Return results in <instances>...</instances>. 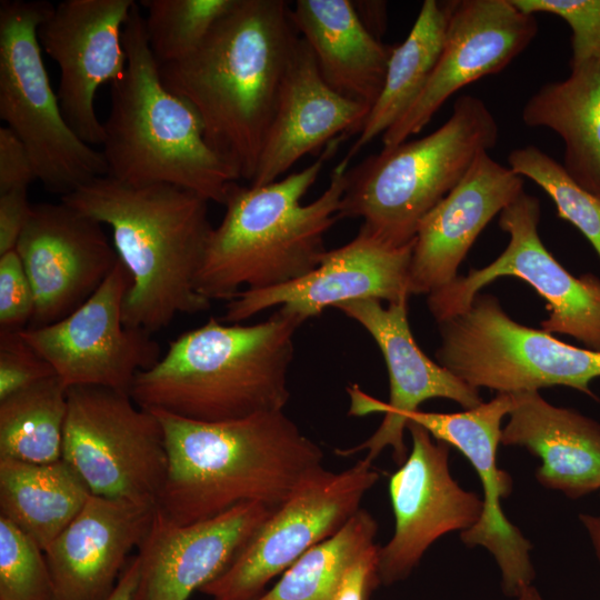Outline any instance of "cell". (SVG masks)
Segmentation results:
<instances>
[{
  "instance_id": "4316f807",
  "label": "cell",
  "mask_w": 600,
  "mask_h": 600,
  "mask_svg": "<svg viewBox=\"0 0 600 600\" xmlns=\"http://www.w3.org/2000/svg\"><path fill=\"white\" fill-rule=\"evenodd\" d=\"M570 69L567 79L541 86L524 103L521 118L530 128H547L561 137L563 169L600 199V61Z\"/></svg>"
},
{
  "instance_id": "4fadbf2b",
  "label": "cell",
  "mask_w": 600,
  "mask_h": 600,
  "mask_svg": "<svg viewBox=\"0 0 600 600\" xmlns=\"http://www.w3.org/2000/svg\"><path fill=\"white\" fill-rule=\"evenodd\" d=\"M408 301L382 306L379 300H358L339 304L336 309L360 324L380 349L389 376V401L378 400L358 384L347 388L350 399L349 414L364 417L383 413L379 428L363 442L336 453L349 457L366 451L364 459L372 462L383 449L390 447L399 466L408 457L404 444L408 416L430 399L452 400L466 410L480 406L483 400L478 389L467 384L444 367L431 360L416 342L408 318Z\"/></svg>"
},
{
  "instance_id": "e0dca14e",
  "label": "cell",
  "mask_w": 600,
  "mask_h": 600,
  "mask_svg": "<svg viewBox=\"0 0 600 600\" xmlns=\"http://www.w3.org/2000/svg\"><path fill=\"white\" fill-rule=\"evenodd\" d=\"M133 0H64L38 28L41 49L60 70L58 99L66 121L88 144H102L97 90L124 72L123 27Z\"/></svg>"
},
{
  "instance_id": "277c9868",
  "label": "cell",
  "mask_w": 600,
  "mask_h": 600,
  "mask_svg": "<svg viewBox=\"0 0 600 600\" xmlns=\"http://www.w3.org/2000/svg\"><path fill=\"white\" fill-rule=\"evenodd\" d=\"M301 324L279 309L250 326L211 318L171 341L153 367L136 376L130 396L144 409L203 422L282 411Z\"/></svg>"
},
{
  "instance_id": "f35d334b",
  "label": "cell",
  "mask_w": 600,
  "mask_h": 600,
  "mask_svg": "<svg viewBox=\"0 0 600 600\" xmlns=\"http://www.w3.org/2000/svg\"><path fill=\"white\" fill-rule=\"evenodd\" d=\"M378 550L374 544L366 550L347 570L333 600H368L380 586Z\"/></svg>"
},
{
  "instance_id": "d590c367",
  "label": "cell",
  "mask_w": 600,
  "mask_h": 600,
  "mask_svg": "<svg viewBox=\"0 0 600 600\" xmlns=\"http://www.w3.org/2000/svg\"><path fill=\"white\" fill-rule=\"evenodd\" d=\"M57 376L20 332H0V401Z\"/></svg>"
},
{
  "instance_id": "6da1fadb",
  "label": "cell",
  "mask_w": 600,
  "mask_h": 600,
  "mask_svg": "<svg viewBox=\"0 0 600 600\" xmlns=\"http://www.w3.org/2000/svg\"><path fill=\"white\" fill-rule=\"evenodd\" d=\"M300 39L283 0H237L201 44L160 77L199 116L208 144L253 180L279 93Z\"/></svg>"
},
{
  "instance_id": "ba28073f",
  "label": "cell",
  "mask_w": 600,
  "mask_h": 600,
  "mask_svg": "<svg viewBox=\"0 0 600 600\" xmlns=\"http://www.w3.org/2000/svg\"><path fill=\"white\" fill-rule=\"evenodd\" d=\"M53 4L0 2V118L23 142L37 179L61 198L107 176L103 153L70 128L41 56L38 28Z\"/></svg>"
},
{
  "instance_id": "cb8c5ba5",
  "label": "cell",
  "mask_w": 600,
  "mask_h": 600,
  "mask_svg": "<svg viewBox=\"0 0 600 600\" xmlns=\"http://www.w3.org/2000/svg\"><path fill=\"white\" fill-rule=\"evenodd\" d=\"M370 110L327 84L310 47L300 37L249 186L274 182L306 154L360 133Z\"/></svg>"
},
{
  "instance_id": "60d3db41",
  "label": "cell",
  "mask_w": 600,
  "mask_h": 600,
  "mask_svg": "<svg viewBox=\"0 0 600 600\" xmlns=\"http://www.w3.org/2000/svg\"><path fill=\"white\" fill-rule=\"evenodd\" d=\"M354 10L368 29L377 39L384 33L387 27V3L384 1H352Z\"/></svg>"
},
{
  "instance_id": "5b68a950",
  "label": "cell",
  "mask_w": 600,
  "mask_h": 600,
  "mask_svg": "<svg viewBox=\"0 0 600 600\" xmlns=\"http://www.w3.org/2000/svg\"><path fill=\"white\" fill-rule=\"evenodd\" d=\"M341 140L280 180L261 187L231 184L197 276L199 294L230 301L243 290L284 284L318 267L327 251L324 236L338 220L351 159L346 156L336 166L317 199L307 204L302 199Z\"/></svg>"
},
{
  "instance_id": "83f0119b",
  "label": "cell",
  "mask_w": 600,
  "mask_h": 600,
  "mask_svg": "<svg viewBox=\"0 0 600 600\" xmlns=\"http://www.w3.org/2000/svg\"><path fill=\"white\" fill-rule=\"evenodd\" d=\"M91 494L63 459L42 464L0 459V517L43 551L80 513Z\"/></svg>"
},
{
  "instance_id": "f1b7e54d",
  "label": "cell",
  "mask_w": 600,
  "mask_h": 600,
  "mask_svg": "<svg viewBox=\"0 0 600 600\" xmlns=\"http://www.w3.org/2000/svg\"><path fill=\"white\" fill-rule=\"evenodd\" d=\"M453 0L423 1L402 43L392 48L381 93L347 157L382 136L413 104L440 57Z\"/></svg>"
},
{
  "instance_id": "603a6c76",
  "label": "cell",
  "mask_w": 600,
  "mask_h": 600,
  "mask_svg": "<svg viewBox=\"0 0 600 600\" xmlns=\"http://www.w3.org/2000/svg\"><path fill=\"white\" fill-rule=\"evenodd\" d=\"M157 507L91 494L44 550L53 600H107L152 523Z\"/></svg>"
},
{
  "instance_id": "836d02e7",
  "label": "cell",
  "mask_w": 600,
  "mask_h": 600,
  "mask_svg": "<svg viewBox=\"0 0 600 600\" xmlns=\"http://www.w3.org/2000/svg\"><path fill=\"white\" fill-rule=\"evenodd\" d=\"M0 600H53L44 551L0 517Z\"/></svg>"
},
{
  "instance_id": "484cf974",
  "label": "cell",
  "mask_w": 600,
  "mask_h": 600,
  "mask_svg": "<svg viewBox=\"0 0 600 600\" xmlns=\"http://www.w3.org/2000/svg\"><path fill=\"white\" fill-rule=\"evenodd\" d=\"M290 17L327 84L371 109L381 93L393 47L368 31L350 0H297Z\"/></svg>"
},
{
  "instance_id": "f546056e",
  "label": "cell",
  "mask_w": 600,
  "mask_h": 600,
  "mask_svg": "<svg viewBox=\"0 0 600 600\" xmlns=\"http://www.w3.org/2000/svg\"><path fill=\"white\" fill-rule=\"evenodd\" d=\"M68 388L58 376L0 401V459L51 463L62 459Z\"/></svg>"
},
{
  "instance_id": "4dcf8cb0",
  "label": "cell",
  "mask_w": 600,
  "mask_h": 600,
  "mask_svg": "<svg viewBox=\"0 0 600 600\" xmlns=\"http://www.w3.org/2000/svg\"><path fill=\"white\" fill-rule=\"evenodd\" d=\"M377 532L376 519L360 508L337 533L304 552L254 600H333L348 568L376 544Z\"/></svg>"
},
{
  "instance_id": "ee69618b",
  "label": "cell",
  "mask_w": 600,
  "mask_h": 600,
  "mask_svg": "<svg viewBox=\"0 0 600 600\" xmlns=\"http://www.w3.org/2000/svg\"><path fill=\"white\" fill-rule=\"evenodd\" d=\"M514 600H544L533 584L522 590Z\"/></svg>"
},
{
  "instance_id": "e575fe53",
  "label": "cell",
  "mask_w": 600,
  "mask_h": 600,
  "mask_svg": "<svg viewBox=\"0 0 600 600\" xmlns=\"http://www.w3.org/2000/svg\"><path fill=\"white\" fill-rule=\"evenodd\" d=\"M521 11L554 14L572 31L570 67L600 61V0H511Z\"/></svg>"
},
{
  "instance_id": "d6986e66",
  "label": "cell",
  "mask_w": 600,
  "mask_h": 600,
  "mask_svg": "<svg viewBox=\"0 0 600 600\" xmlns=\"http://www.w3.org/2000/svg\"><path fill=\"white\" fill-rule=\"evenodd\" d=\"M536 16L511 0H453L434 70L413 104L381 137L396 147L419 133L463 87L506 69L532 42Z\"/></svg>"
},
{
  "instance_id": "d6a6232c",
  "label": "cell",
  "mask_w": 600,
  "mask_h": 600,
  "mask_svg": "<svg viewBox=\"0 0 600 600\" xmlns=\"http://www.w3.org/2000/svg\"><path fill=\"white\" fill-rule=\"evenodd\" d=\"M508 167L537 183L553 201L558 217L576 227L600 258V199L577 184L562 164L533 144L513 149Z\"/></svg>"
},
{
  "instance_id": "7bdbcfd3",
  "label": "cell",
  "mask_w": 600,
  "mask_h": 600,
  "mask_svg": "<svg viewBox=\"0 0 600 600\" xmlns=\"http://www.w3.org/2000/svg\"><path fill=\"white\" fill-rule=\"evenodd\" d=\"M580 522L584 527L600 564V513H580Z\"/></svg>"
},
{
  "instance_id": "ab89813d",
  "label": "cell",
  "mask_w": 600,
  "mask_h": 600,
  "mask_svg": "<svg viewBox=\"0 0 600 600\" xmlns=\"http://www.w3.org/2000/svg\"><path fill=\"white\" fill-rule=\"evenodd\" d=\"M31 212L27 189L0 193V256L16 249Z\"/></svg>"
},
{
  "instance_id": "74e56055",
  "label": "cell",
  "mask_w": 600,
  "mask_h": 600,
  "mask_svg": "<svg viewBox=\"0 0 600 600\" xmlns=\"http://www.w3.org/2000/svg\"><path fill=\"white\" fill-rule=\"evenodd\" d=\"M37 179L28 149L8 127L0 128V193L28 189Z\"/></svg>"
},
{
  "instance_id": "7402d4cb",
  "label": "cell",
  "mask_w": 600,
  "mask_h": 600,
  "mask_svg": "<svg viewBox=\"0 0 600 600\" xmlns=\"http://www.w3.org/2000/svg\"><path fill=\"white\" fill-rule=\"evenodd\" d=\"M523 186L522 177L481 152L419 223L410 263L411 294H430L451 283L477 237L524 191Z\"/></svg>"
},
{
  "instance_id": "d4e9b609",
  "label": "cell",
  "mask_w": 600,
  "mask_h": 600,
  "mask_svg": "<svg viewBox=\"0 0 600 600\" xmlns=\"http://www.w3.org/2000/svg\"><path fill=\"white\" fill-rule=\"evenodd\" d=\"M509 421L500 442L540 459L544 488L578 499L600 489V423L577 410L547 402L539 391L510 393Z\"/></svg>"
},
{
  "instance_id": "8fae6325",
  "label": "cell",
  "mask_w": 600,
  "mask_h": 600,
  "mask_svg": "<svg viewBox=\"0 0 600 600\" xmlns=\"http://www.w3.org/2000/svg\"><path fill=\"white\" fill-rule=\"evenodd\" d=\"M537 197L520 193L499 214V227L509 234L503 252L490 264L428 294V308L437 322L470 306L473 298L497 278L510 276L529 283L546 301L549 316L541 322L549 333L568 334L587 349L600 352V278L572 276L542 243Z\"/></svg>"
},
{
  "instance_id": "30bf717a",
  "label": "cell",
  "mask_w": 600,
  "mask_h": 600,
  "mask_svg": "<svg viewBox=\"0 0 600 600\" xmlns=\"http://www.w3.org/2000/svg\"><path fill=\"white\" fill-rule=\"evenodd\" d=\"M62 459L92 494L154 507L168 472L158 417L106 387L68 388Z\"/></svg>"
},
{
  "instance_id": "52a82bcc",
  "label": "cell",
  "mask_w": 600,
  "mask_h": 600,
  "mask_svg": "<svg viewBox=\"0 0 600 600\" xmlns=\"http://www.w3.org/2000/svg\"><path fill=\"white\" fill-rule=\"evenodd\" d=\"M498 139V122L484 101L462 94L436 131L382 148L348 169L337 218H360V229L391 246H406L423 217Z\"/></svg>"
},
{
  "instance_id": "5bb4252c",
  "label": "cell",
  "mask_w": 600,
  "mask_h": 600,
  "mask_svg": "<svg viewBox=\"0 0 600 600\" xmlns=\"http://www.w3.org/2000/svg\"><path fill=\"white\" fill-rule=\"evenodd\" d=\"M131 283L119 259L100 288L69 316L20 332L67 388L97 386L130 394L136 376L160 360L152 333L123 323L122 306Z\"/></svg>"
},
{
  "instance_id": "9c48e42d",
  "label": "cell",
  "mask_w": 600,
  "mask_h": 600,
  "mask_svg": "<svg viewBox=\"0 0 600 600\" xmlns=\"http://www.w3.org/2000/svg\"><path fill=\"white\" fill-rule=\"evenodd\" d=\"M438 326V363L478 390L514 393L566 386L597 399L590 382L600 377V352L518 323L492 294L478 293L468 309Z\"/></svg>"
},
{
  "instance_id": "3957f363",
  "label": "cell",
  "mask_w": 600,
  "mask_h": 600,
  "mask_svg": "<svg viewBox=\"0 0 600 600\" xmlns=\"http://www.w3.org/2000/svg\"><path fill=\"white\" fill-rule=\"evenodd\" d=\"M61 201L110 227L132 278L122 306L126 327L153 333L180 313L210 309L196 289L213 231L207 199L172 184L134 186L104 176Z\"/></svg>"
},
{
  "instance_id": "b9f144b4",
  "label": "cell",
  "mask_w": 600,
  "mask_h": 600,
  "mask_svg": "<svg viewBox=\"0 0 600 600\" xmlns=\"http://www.w3.org/2000/svg\"><path fill=\"white\" fill-rule=\"evenodd\" d=\"M139 572L138 556L130 558L120 579L107 600H132V596L137 586Z\"/></svg>"
},
{
  "instance_id": "ac0fdd59",
  "label": "cell",
  "mask_w": 600,
  "mask_h": 600,
  "mask_svg": "<svg viewBox=\"0 0 600 600\" xmlns=\"http://www.w3.org/2000/svg\"><path fill=\"white\" fill-rule=\"evenodd\" d=\"M16 250L34 292V312L27 329L69 316L119 262L103 224L62 201L32 206Z\"/></svg>"
},
{
  "instance_id": "8d00e7d4",
  "label": "cell",
  "mask_w": 600,
  "mask_h": 600,
  "mask_svg": "<svg viewBox=\"0 0 600 600\" xmlns=\"http://www.w3.org/2000/svg\"><path fill=\"white\" fill-rule=\"evenodd\" d=\"M33 312V288L14 249L0 256V332L26 330Z\"/></svg>"
},
{
  "instance_id": "7a4b0ae2",
  "label": "cell",
  "mask_w": 600,
  "mask_h": 600,
  "mask_svg": "<svg viewBox=\"0 0 600 600\" xmlns=\"http://www.w3.org/2000/svg\"><path fill=\"white\" fill-rule=\"evenodd\" d=\"M151 411L162 426L168 452L157 507L179 524L209 520L249 502L277 510L324 469L321 448L283 410L220 422Z\"/></svg>"
},
{
  "instance_id": "44dd1931",
  "label": "cell",
  "mask_w": 600,
  "mask_h": 600,
  "mask_svg": "<svg viewBox=\"0 0 600 600\" xmlns=\"http://www.w3.org/2000/svg\"><path fill=\"white\" fill-rule=\"evenodd\" d=\"M273 511L249 502L209 520L179 524L157 507L138 549L132 600H188L227 569Z\"/></svg>"
},
{
  "instance_id": "9a60e30c",
  "label": "cell",
  "mask_w": 600,
  "mask_h": 600,
  "mask_svg": "<svg viewBox=\"0 0 600 600\" xmlns=\"http://www.w3.org/2000/svg\"><path fill=\"white\" fill-rule=\"evenodd\" d=\"M407 430L411 451L389 477L394 531L378 550L380 586L408 578L436 540L468 530L482 511V500L461 488L450 473V446L416 422L408 421Z\"/></svg>"
},
{
  "instance_id": "8992f818",
  "label": "cell",
  "mask_w": 600,
  "mask_h": 600,
  "mask_svg": "<svg viewBox=\"0 0 600 600\" xmlns=\"http://www.w3.org/2000/svg\"><path fill=\"white\" fill-rule=\"evenodd\" d=\"M127 67L111 83L103 122L107 176L123 183H167L223 204L237 172L204 138L196 110L163 84L138 2L123 27Z\"/></svg>"
},
{
  "instance_id": "ffe728a7",
  "label": "cell",
  "mask_w": 600,
  "mask_h": 600,
  "mask_svg": "<svg viewBox=\"0 0 600 600\" xmlns=\"http://www.w3.org/2000/svg\"><path fill=\"white\" fill-rule=\"evenodd\" d=\"M511 406V394L501 392L472 409L453 413L418 410L407 421L422 426L436 440L458 449L476 470L483 489L482 511L460 539L469 548L480 546L493 556L503 592L516 598L532 584L536 573L530 557L532 544L501 509V499L512 491V479L498 467L497 450L501 421Z\"/></svg>"
},
{
  "instance_id": "7c38bea8",
  "label": "cell",
  "mask_w": 600,
  "mask_h": 600,
  "mask_svg": "<svg viewBox=\"0 0 600 600\" xmlns=\"http://www.w3.org/2000/svg\"><path fill=\"white\" fill-rule=\"evenodd\" d=\"M380 472L362 459L323 469L262 523L227 569L200 589L212 600H254L304 552L337 533L361 508Z\"/></svg>"
},
{
  "instance_id": "2e32d148",
  "label": "cell",
  "mask_w": 600,
  "mask_h": 600,
  "mask_svg": "<svg viewBox=\"0 0 600 600\" xmlns=\"http://www.w3.org/2000/svg\"><path fill=\"white\" fill-rule=\"evenodd\" d=\"M414 240L396 247L360 229L348 243L327 250L318 267L303 277L272 288L243 290L228 301L220 318L240 323L279 308L302 323L328 308L358 300L396 303L409 300Z\"/></svg>"
},
{
  "instance_id": "1f68e13d",
  "label": "cell",
  "mask_w": 600,
  "mask_h": 600,
  "mask_svg": "<svg viewBox=\"0 0 600 600\" xmlns=\"http://www.w3.org/2000/svg\"><path fill=\"white\" fill-rule=\"evenodd\" d=\"M237 0H141L144 30L159 66L193 52Z\"/></svg>"
}]
</instances>
